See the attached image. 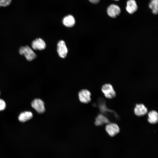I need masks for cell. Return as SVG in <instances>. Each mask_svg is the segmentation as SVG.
<instances>
[{"instance_id":"obj_1","label":"cell","mask_w":158,"mask_h":158,"mask_svg":"<svg viewBox=\"0 0 158 158\" xmlns=\"http://www.w3.org/2000/svg\"><path fill=\"white\" fill-rule=\"evenodd\" d=\"M19 52L21 55H24L27 60L30 61L36 57V55L29 46H26L21 47L19 50Z\"/></svg>"},{"instance_id":"obj_2","label":"cell","mask_w":158,"mask_h":158,"mask_svg":"<svg viewBox=\"0 0 158 158\" xmlns=\"http://www.w3.org/2000/svg\"><path fill=\"white\" fill-rule=\"evenodd\" d=\"M102 90L105 97L108 99H112L115 97L116 93L112 85L110 84H106L102 87Z\"/></svg>"},{"instance_id":"obj_3","label":"cell","mask_w":158,"mask_h":158,"mask_svg":"<svg viewBox=\"0 0 158 158\" xmlns=\"http://www.w3.org/2000/svg\"><path fill=\"white\" fill-rule=\"evenodd\" d=\"M105 130L111 137H114L118 134L120 129L116 123H108L105 126Z\"/></svg>"},{"instance_id":"obj_4","label":"cell","mask_w":158,"mask_h":158,"mask_svg":"<svg viewBox=\"0 0 158 158\" xmlns=\"http://www.w3.org/2000/svg\"><path fill=\"white\" fill-rule=\"evenodd\" d=\"M31 106L39 113H43L45 111L44 103L40 99H34L31 103Z\"/></svg>"},{"instance_id":"obj_5","label":"cell","mask_w":158,"mask_h":158,"mask_svg":"<svg viewBox=\"0 0 158 158\" xmlns=\"http://www.w3.org/2000/svg\"><path fill=\"white\" fill-rule=\"evenodd\" d=\"M91 95L90 92L86 89L81 90L78 93L79 99L84 103H87L91 101Z\"/></svg>"},{"instance_id":"obj_6","label":"cell","mask_w":158,"mask_h":158,"mask_svg":"<svg viewBox=\"0 0 158 158\" xmlns=\"http://www.w3.org/2000/svg\"><path fill=\"white\" fill-rule=\"evenodd\" d=\"M108 15L112 18H115L119 15L121 10L119 7L117 5L112 4L109 5L107 10Z\"/></svg>"},{"instance_id":"obj_7","label":"cell","mask_w":158,"mask_h":158,"mask_svg":"<svg viewBox=\"0 0 158 158\" xmlns=\"http://www.w3.org/2000/svg\"><path fill=\"white\" fill-rule=\"evenodd\" d=\"M57 51L59 56L61 58H65L68 53V49L65 42L60 41L57 44Z\"/></svg>"},{"instance_id":"obj_8","label":"cell","mask_w":158,"mask_h":158,"mask_svg":"<svg viewBox=\"0 0 158 158\" xmlns=\"http://www.w3.org/2000/svg\"><path fill=\"white\" fill-rule=\"evenodd\" d=\"M32 46L35 50H41L45 49L46 44L44 41L41 38L36 39L32 41Z\"/></svg>"},{"instance_id":"obj_9","label":"cell","mask_w":158,"mask_h":158,"mask_svg":"<svg viewBox=\"0 0 158 158\" xmlns=\"http://www.w3.org/2000/svg\"><path fill=\"white\" fill-rule=\"evenodd\" d=\"M135 114L138 116H143L147 114V109L143 104H137L134 109Z\"/></svg>"},{"instance_id":"obj_10","label":"cell","mask_w":158,"mask_h":158,"mask_svg":"<svg viewBox=\"0 0 158 158\" xmlns=\"http://www.w3.org/2000/svg\"><path fill=\"white\" fill-rule=\"evenodd\" d=\"M138 6L135 0H128L127 2L126 9L131 14L135 13L137 10Z\"/></svg>"},{"instance_id":"obj_11","label":"cell","mask_w":158,"mask_h":158,"mask_svg":"<svg viewBox=\"0 0 158 158\" xmlns=\"http://www.w3.org/2000/svg\"><path fill=\"white\" fill-rule=\"evenodd\" d=\"M62 22L66 26L71 27L75 25V20L73 16L71 15H68L64 18L63 19Z\"/></svg>"},{"instance_id":"obj_12","label":"cell","mask_w":158,"mask_h":158,"mask_svg":"<svg viewBox=\"0 0 158 158\" xmlns=\"http://www.w3.org/2000/svg\"><path fill=\"white\" fill-rule=\"evenodd\" d=\"M147 120L148 122L152 124H155L158 121V114L155 111L152 110L148 114Z\"/></svg>"},{"instance_id":"obj_13","label":"cell","mask_w":158,"mask_h":158,"mask_svg":"<svg viewBox=\"0 0 158 158\" xmlns=\"http://www.w3.org/2000/svg\"><path fill=\"white\" fill-rule=\"evenodd\" d=\"M33 116L32 113L30 111H25L21 113L18 119L21 122H25L31 119Z\"/></svg>"},{"instance_id":"obj_14","label":"cell","mask_w":158,"mask_h":158,"mask_svg":"<svg viewBox=\"0 0 158 158\" xmlns=\"http://www.w3.org/2000/svg\"><path fill=\"white\" fill-rule=\"evenodd\" d=\"M149 7L152 9V13L157 14L158 11V0H151L149 4Z\"/></svg>"},{"instance_id":"obj_15","label":"cell","mask_w":158,"mask_h":158,"mask_svg":"<svg viewBox=\"0 0 158 158\" xmlns=\"http://www.w3.org/2000/svg\"><path fill=\"white\" fill-rule=\"evenodd\" d=\"M108 120L103 116L99 115L95 119V124L97 126H99L103 124L108 123Z\"/></svg>"},{"instance_id":"obj_16","label":"cell","mask_w":158,"mask_h":158,"mask_svg":"<svg viewBox=\"0 0 158 158\" xmlns=\"http://www.w3.org/2000/svg\"><path fill=\"white\" fill-rule=\"evenodd\" d=\"M12 0H0L1 6L6 7L10 5Z\"/></svg>"},{"instance_id":"obj_17","label":"cell","mask_w":158,"mask_h":158,"mask_svg":"<svg viewBox=\"0 0 158 158\" xmlns=\"http://www.w3.org/2000/svg\"><path fill=\"white\" fill-rule=\"evenodd\" d=\"M6 107V104L3 99H0V111L4 110Z\"/></svg>"},{"instance_id":"obj_18","label":"cell","mask_w":158,"mask_h":158,"mask_svg":"<svg viewBox=\"0 0 158 158\" xmlns=\"http://www.w3.org/2000/svg\"><path fill=\"white\" fill-rule=\"evenodd\" d=\"M91 3L96 4H97L99 2V0H89Z\"/></svg>"},{"instance_id":"obj_19","label":"cell","mask_w":158,"mask_h":158,"mask_svg":"<svg viewBox=\"0 0 158 158\" xmlns=\"http://www.w3.org/2000/svg\"><path fill=\"white\" fill-rule=\"evenodd\" d=\"M1 3H0V7H1Z\"/></svg>"},{"instance_id":"obj_20","label":"cell","mask_w":158,"mask_h":158,"mask_svg":"<svg viewBox=\"0 0 158 158\" xmlns=\"http://www.w3.org/2000/svg\"><path fill=\"white\" fill-rule=\"evenodd\" d=\"M114 0L116 1H119V0Z\"/></svg>"}]
</instances>
